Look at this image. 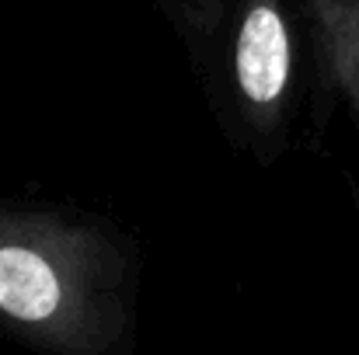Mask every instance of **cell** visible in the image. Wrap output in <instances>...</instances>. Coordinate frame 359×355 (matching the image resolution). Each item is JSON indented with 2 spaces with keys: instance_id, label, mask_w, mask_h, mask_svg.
<instances>
[{
  "instance_id": "obj_1",
  "label": "cell",
  "mask_w": 359,
  "mask_h": 355,
  "mask_svg": "<svg viewBox=\"0 0 359 355\" xmlns=\"http://www.w3.org/2000/svg\"><path fill=\"white\" fill-rule=\"evenodd\" d=\"M140 244L56 202L0 199V335L53 355H126L140 331Z\"/></svg>"
},
{
  "instance_id": "obj_2",
  "label": "cell",
  "mask_w": 359,
  "mask_h": 355,
  "mask_svg": "<svg viewBox=\"0 0 359 355\" xmlns=\"http://www.w3.org/2000/svg\"><path fill=\"white\" fill-rule=\"evenodd\" d=\"M227 88L234 132L258 164H276L290 143L297 95V42L286 0H234Z\"/></svg>"
},
{
  "instance_id": "obj_3",
  "label": "cell",
  "mask_w": 359,
  "mask_h": 355,
  "mask_svg": "<svg viewBox=\"0 0 359 355\" xmlns=\"http://www.w3.org/2000/svg\"><path fill=\"white\" fill-rule=\"evenodd\" d=\"M154 4L164 11L171 25H178V32L192 46H199L220 32V25L231 18L234 0H154Z\"/></svg>"
}]
</instances>
